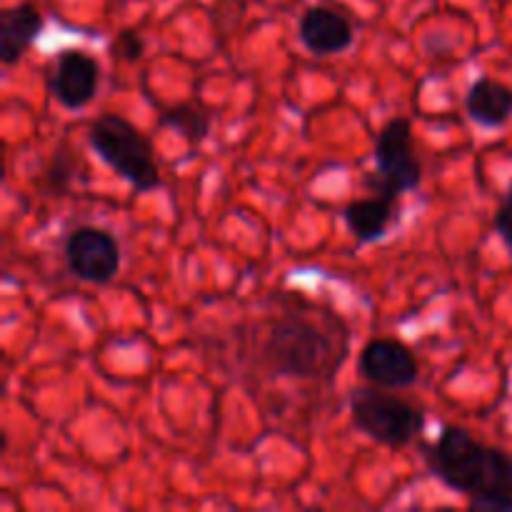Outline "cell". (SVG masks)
I'll list each match as a JSON object with an SVG mask.
<instances>
[{
    "mask_svg": "<svg viewBox=\"0 0 512 512\" xmlns=\"http://www.w3.org/2000/svg\"><path fill=\"white\" fill-rule=\"evenodd\" d=\"M395 203L398 200L388 195H375V198H358L343 208L345 228L355 238L358 245H373L388 235L395 218Z\"/></svg>",
    "mask_w": 512,
    "mask_h": 512,
    "instance_id": "12",
    "label": "cell"
},
{
    "mask_svg": "<svg viewBox=\"0 0 512 512\" xmlns=\"http://www.w3.org/2000/svg\"><path fill=\"white\" fill-rule=\"evenodd\" d=\"M348 353L350 328L343 315L295 295L280 303L260 340V363L280 378L333 383Z\"/></svg>",
    "mask_w": 512,
    "mask_h": 512,
    "instance_id": "1",
    "label": "cell"
},
{
    "mask_svg": "<svg viewBox=\"0 0 512 512\" xmlns=\"http://www.w3.org/2000/svg\"><path fill=\"white\" fill-rule=\"evenodd\" d=\"M493 228H495V233L500 235V240H503L508 248H512V183H510L508 193H505V198L500 200L498 210H495Z\"/></svg>",
    "mask_w": 512,
    "mask_h": 512,
    "instance_id": "16",
    "label": "cell"
},
{
    "mask_svg": "<svg viewBox=\"0 0 512 512\" xmlns=\"http://www.w3.org/2000/svg\"><path fill=\"white\" fill-rule=\"evenodd\" d=\"M358 373L378 388L405 390L420 380V365L403 340L373 338L360 350Z\"/></svg>",
    "mask_w": 512,
    "mask_h": 512,
    "instance_id": "8",
    "label": "cell"
},
{
    "mask_svg": "<svg viewBox=\"0 0 512 512\" xmlns=\"http://www.w3.org/2000/svg\"><path fill=\"white\" fill-rule=\"evenodd\" d=\"M350 420L358 433L385 448H408L425 430L423 410L385 393V388H355L350 393Z\"/></svg>",
    "mask_w": 512,
    "mask_h": 512,
    "instance_id": "4",
    "label": "cell"
},
{
    "mask_svg": "<svg viewBox=\"0 0 512 512\" xmlns=\"http://www.w3.org/2000/svg\"><path fill=\"white\" fill-rule=\"evenodd\" d=\"M428 473L470 500V510L512 512V455L485 445L460 425H443L423 448Z\"/></svg>",
    "mask_w": 512,
    "mask_h": 512,
    "instance_id": "2",
    "label": "cell"
},
{
    "mask_svg": "<svg viewBox=\"0 0 512 512\" xmlns=\"http://www.w3.org/2000/svg\"><path fill=\"white\" fill-rule=\"evenodd\" d=\"M80 170H83V158L78 155V150L70 148L68 143L58 145L40 175V193L48 198H63L75 188Z\"/></svg>",
    "mask_w": 512,
    "mask_h": 512,
    "instance_id": "13",
    "label": "cell"
},
{
    "mask_svg": "<svg viewBox=\"0 0 512 512\" xmlns=\"http://www.w3.org/2000/svg\"><path fill=\"white\" fill-rule=\"evenodd\" d=\"M158 128L175 130L180 138L188 140L190 145L203 143L213 130V113L200 103H178L170 105L160 113Z\"/></svg>",
    "mask_w": 512,
    "mask_h": 512,
    "instance_id": "14",
    "label": "cell"
},
{
    "mask_svg": "<svg viewBox=\"0 0 512 512\" xmlns=\"http://www.w3.org/2000/svg\"><path fill=\"white\" fill-rule=\"evenodd\" d=\"M465 113L485 130H500L512 118V90L493 78H478L465 93Z\"/></svg>",
    "mask_w": 512,
    "mask_h": 512,
    "instance_id": "11",
    "label": "cell"
},
{
    "mask_svg": "<svg viewBox=\"0 0 512 512\" xmlns=\"http://www.w3.org/2000/svg\"><path fill=\"white\" fill-rule=\"evenodd\" d=\"M110 53L115 60H125V63H135L145 55V40L140 38L133 30H123V33L115 35L113 45H110Z\"/></svg>",
    "mask_w": 512,
    "mask_h": 512,
    "instance_id": "15",
    "label": "cell"
},
{
    "mask_svg": "<svg viewBox=\"0 0 512 512\" xmlns=\"http://www.w3.org/2000/svg\"><path fill=\"white\" fill-rule=\"evenodd\" d=\"M45 28V18L33 3L10 5L0 13V63L13 68L35 45Z\"/></svg>",
    "mask_w": 512,
    "mask_h": 512,
    "instance_id": "10",
    "label": "cell"
},
{
    "mask_svg": "<svg viewBox=\"0 0 512 512\" xmlns=\"http://www.w3.org/2000/svg\"><path fill=\"white\" fill-rule=\"evenodd\" d=\"M375 178L378 193L388 198H403L423 183V163L415 155L413 123L403 115L390 118L375 138Z\"/></svg>",
    "mask_w": 512,
    "mask_h": 512,
    "instance_id": "5",
    "label": "cell"
},
{
    "mask_svg": "<svg viewBox=\"0 0 512 512\" xmlns=\"http://www.w3.org/2000/svg\"><path fill=\"white\" fill-rule=\"evenodd\" d=\"M298 38L318 58L348 53L355 43V28L343 13L328 5H310L298 23Z\"/></svg>",
    "mask_w": 512,
    "mask_h": 512,
    "instance_id": "9",
    "label": "cell"
},
{
    "mask_svg": "<svg viewBox=\"0 0 512 512\" xmlns=\"http://www.w3.org/2000/svg\"><path fill=\"white\" fill-rule=\"evenodd\" d=\"M88 143L93 153L135 193H153L163 185L153 145L123 115L103 113L95 118L88 128Z\"/></svg>",
    "mask_w": 512,
    "mask_h": 512,
    "instance_id": "3",
    "label": "cell"
},
{
    "mask_svg": "<svg viewBox=\"0 0 512 512\" xmlns=\"http://www.w3.org/2000/svg\"><path fill=\"white\" fill-rule=\"evenodd\" d=\"M63 253L70 275L90 285L110 283L123 263L118 240L98 225L75 228L65 240Z\"/></svg>",
    "mask_w": 512,
    "mask_h": 512,
    "instance_id": "6",
    "label": "cell"
},
{
    "mask_svg": "<svg viewBox=\"0 0 512 512\" xmlns=\"http://www.w3.org/2000/svg\"><path fill=\"white\" fill-rule=\"evenodd\" d=\"M100 63L90 53L68 48L48 68V90L65 110H85L98 95Z\"/></svg>",
    "mask_w": 512,
    "mask_h": 512,
    "instance_id": "7",
    "label": "cell"
}]
</instances>
